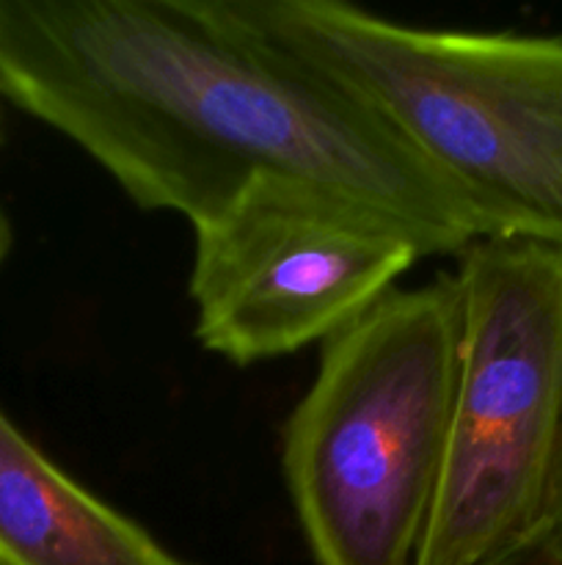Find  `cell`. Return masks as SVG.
<instances>
[{
    "label": "cell",
    "instance_id": "1",
    "mask_svg": "<svg viewBox=\"0 0 562 565\" xmlns=\"http://www.w3.org/2000/svg\"><path fill=\"white\" fill-rule=\"evenodd\" d=\"M0 97L80 147L132 204L191 226L290 180L386 215L424 257L477 243L361 103L224 0H0Z\"/></svg>",
    "mask_w": 562,
    "mask_h": 565
},
{
    "label": "cell",
    "instance_id": "8",
    "mask_svg": "<svg viewBox=\"0 0 562 565\" xmlns=\"http://www.w3.org/2000/svg\"><path fill=\"white\" fill-rule=\"evenodd\" d=\"M549 533L551 539L556 541V546L562 550V480H560V491H556L554 513H551V522H549Z\"/></svg>",
    "mask_w": 562,
    "mask_h": 565
},
{
    "label": "cell",
    "instance_id": "2",
    "mask_svg": "<svg viewBox=\"0 0 562 565\" xmlns=\"http://www.w3.org/2000/svg\"><path fill=\"white\" fill-rule=\"evenodd\" d=\"M231 20L361 103L477 241L562 252V36L433 31L339 0H224Z\"/></svg>",
    "mask_w": 562,
    "mask_h": 565
},
{
    "label": "cell",
    "instance_id": "9",
    "mask_svg": "<svg viewBox=\"0 0 562 565\" xmlns=\"http://www.w3.org/2000/svg\"><path fill=\"white\" fill-rule=\"evenodd\" d=\"M11 241H14V237H11V226L9 221H6V215L0 213V265H3L6 257H9Z\"/></svg>",
    "mask_w": 562,
    "mask_h": 565
},
{
    "label": "cell",
    "instance_id": "10",
    "mask_svg": "<svg viewBox=\"0 0 562 565\" xmlns=\"http://www.w3.org/2000/svg\"><path fill=\"white\" fill-rule=\"evenodd\" d=\"M0 143H3V125H0Z\"/></svg>",
    "mask_w": 562,
    "mask_h": 565
},
{
    "label": "cell",
    "instance_id": "6",
    "mask_svg": "<svg viewBox=\"0 0 562 565\" xmlns=\"http://www.w3.org/2000/svg\"><path fill=\"white\" fill-rule=\"evenodd\" d=\"M0 565H187L50 461L0 408Z\"/></svg>",
    "mask_w": 562,
    "mask_h": 565
},
{
    "label": "cell",
    "instance_id": "7",
    "mask_svg": "<svg viewBox=\"0 0 562 565\" xmlns=\"http://www.w3.org/2000/svg\"><path fill=\"white\" fill-rule=\"evenodd\" d=\"M479 565H562V550L551 539L549 527H545L543 533L532 535L523 544L512 546V550L501 552V555L490 557V561Z\"/></svg>",
    "mask_w": 562,
    "mask_h": 565
},
{
    "label": "cell",
    "instance_id": "3",
    "mask_svg": "<svg viewBox=\"0 0 562 565\" xmlns=\"http://www.w3.org/2000/svg\"><path fill=\"white\" fill-rule=\"evenodd\" d=\"M457 356L452 274L395 287L320 345L281 436L314 565H417L444 472Z\"/></svg>",
    "mask_w": 562,
    "mask_h": 565
},
{
    "label": "cell",
    "instance_id": "5",
    "mask_svg": "<svg viewBox=\"0 0 562 565\" xmlns=\"http://www.w3.org/2000/svg\"><path fill=\"white\" fill-rule=\"evenodd\" d=\"M193 235L196 340L240 367L323 345L424 257L386 215L290 180L257 182Z\"/></svg>",
    "mask_w": 562,
    "mask_h": 565
},
{
    "label": "cell",
    "instance_id": "4",
    "mask_svg": "<svg viewBox=\"0 0 562 565\" xmlns=\"http://www.w3.org/2000/svg\"><path fill=\"white\" fill-rule=\"evenodd\" d=\"M452 279L461 356L417 565H479L543 533L562 480V252L477 241Z\"/></svg>",
    "mask_w": 562,
    "mask_h": 565
}]
</instances>
